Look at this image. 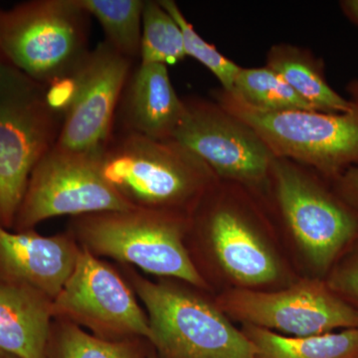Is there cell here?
Segmentation results:
<instances>
[{"instance_id": "obj_1", "label": "cell", "mask_w": 358, "mask_h": 358, "mask_svg": "<svg viewBox=\"0 0 358 358\" xmlns=\"http://www.w3.org/2000/svg\"><path fill=\"white\" fill-rule=\"evenodd\" d=\"M98 164L108 185L133 208L188 217L219 180L178 141L117 128L99 152Z\"/></svg>"}, {"instance_id": "obj_2", "label": "cell", "mask_w": 358, "mask_h": 358, "mask_svg": "<svg viewBox=\"0 0 358 358\" xmlns=\"http://www.w3.org/2000/svg\"><path fill=\"white\" fill-rule=\"evenodd\" d=\"M190 224L188 216L129 209L75 217L71 234L93 255L206 289V282L185 246Z\"/></svg>"}, {"instance_id": "obj_3", "label": "cell", "mask_w": 358, "mask_h": 358, "mask_svg": "<svg viewBox=\"0 0 358 358\" xmlns=\"http://www.w3.org/2000/svg\"><path fill=\"white\" fill-rule=\"evenodd\" d=\"M89 15L77 0L0 8V61L46 88L72 77L90 53Z\"/></svg>"}, {"instance_id": "obj_4", "label": "cell", "mask_w": 358, "mask_h": 358, "mask_svg": "<svg viewBox=\"0 0 358 358\" xmlns=\"http://www.w3.org/2000/svg\"><path fill=\"white\" fill-rule=\"evenodd\" d=\"M223 109L241 120L278 159L312 169L329 182L358 166V107L348 113L319 110H263L251 107L232 92H211Z\"/></svg>"}, {"instance_id": "obj_5", "label": "cell", "mask_w": 358, "mask_h": 358, "mask_svg": "<svg viewBox=\"0 0 358 358\" xmlns=\"http://www.w3.org/2000/svg\"><path fill=\"white\" fill-rule=\"evenodd\" d=\"M129 285L150 324L148 343L159 358H254L243 331L216 303L192 289L152 282L129 270Z\"/></svg>"}, {"instance_id": "obj_6", "label": "cell", "mask_w": 358, "mask_h": 358, "mask_svg": "<svg viewBox=\"0 0 358 358\" xmlns=\"http://www.w3.org/2000/svg\"><path fill=\"white\" fill-rule=\"evenodd\" d=\"M63 117L46 87L0 61V225L6 229L33 169L57 143Z\"/></svg>"}, {"instance_id": "obj_7", "label": "cell", "mask_w": 358, "mask_h": 358, "mask_svg": "<svg viewBox=\"0 0 358 358\" xmlns=\"http://www.w3.org/2000/svg\"><path fill=\"white\" fill-rule=\"evenodd\" d=\"M306 258L327 273L358 237V212L319 173L291 160L274 157L267 197Z\"/></svg>"}, {"instance_id": "obj_8", "label": "cell", "mask_w": 358, "mask_h": 358, "mask_svg": "<svg viewBox=\"0 0 358 358\" xmlns=\"http://www.w3.org/2000/svg\"><path fill=\"white\" fill-rule=\"evenodd\" d=\"M264 199L243 185L219 179L192 216V227L210 245L237 288L253 289L281 277V264L264 234Z\"/></svg>"}, {"instance_id": "obj_9", "label": "cell", "mask_w": 358, "mask_h": 358, "mask_svg": "<svg viewBox=\"0 0 358 358\" xmlns=\"http://www.w3.org/2000/svg\"><path fill=\"white\" fill-rule=\"evenodd\" d=\"M129 209L134 208L103 178L98 155L55 145L33 169L13 230H33L57 216L79 217Z\"/></svg>"}, {"instance_id": "obj_10", "label": "cell", "mask_w": 358, "mask_h": 358, "mask_svg": "<svg viewBox=\"0 0 358 358\" xmlns=\"http://www.w3.org/2000/svg\"><path fill=\"white\" fill-rule=\"evenodd\" d=\"M216 305L228 317L293 338L358 329V310L326 281L303 280L280 291L235 288Z\"/></svg>"}, {"instance_id": "obj_11", "label": "cell", "mask_w": 358, "mask_h": 358, "mask_svg": "<svg viewBox=\"0 0 358 358\" xmlns=\"http://www.w3.org/2000/svg\"><path fill=\"white\" fill-rule=\"evenodd\" d=\"M185 115L173 140L197 155L218 179L266 197L274 155L248 124L217 102L183 99Z\"/></svg>"}, {"instance_id": "obj_12", "label": "cell", "mask_w": 358, "mask_h": 358, "mask_svg": "<svg viewBox=\"0 0 358 358\" xmlns=\"http://www.w3.org/2000/svg\"><path fill=\"white\" fill-rule=\"evenodd\" d=\"M54 319L72 322L107 341L150 338L148 315L131 285L81 247L76 265L52 301Z\"/></svg>"}, {"instance_id": "obj_13", "label": "cell", "mask_w": 358, "mask_h": 358, "mask_svg": "<svg viewBox=\"0 0 358 358\" xmlns=\"http://www.w3.org/2000/svg\"><path fill=\"white\" fill-rule=\"evenodd\" d=\"M133 60L107 42L90 51L71 77V93L56 145L72 152L98 155L109 141Z\"/></svg>"}, {"instance_id": "obj_14", "label": "cell", "mask_w": 358, "mask_h": 358, "mask_svg": "<svg viewBox=\"0 0 358 358\" xmlns=\"http://www.w3.org/2000/svg\"><path fill=\"white\" fill-rule=\"evenodd\" d=\"M80 250L71 233L43 236L0 225V278L53 301L72 274Z\"/></svg>"}, {"instance_id": "obj_15", "label": "cell", "mask_w": 358, "mask_h": 358, "mask_svg": "<svg viewBox=\"0 0 358 358\" xmlns=\"http://www.w3.org/2000/svg\"><path fill=\"white\" fill-rule=\"evenodd\" d=\"M185 115L167 66L140 63L124 87L114 128L159 140H173Z\"/></svg>"}, {"instance_id": "obj_16", "label": "cell", "mask_w": 358, "mask_h": 358, "mask_svg": "<svg viewBox=\"0 0 358 358\" xmlns=\"http://www.w3.org/2000/svg\"><path fill=\"white\" fill-rule=\"evenodd\" d=\"M53 319L51 300L0 278V352L47 358Z\"/></svg>"}, {"instance_id": "obj_17", "label": "cell", "mask_w": 358, "mask_h": 358, "mask_svg": "<svg viewBox=\"0 0 358 358\" xmlns=\"http://www.w3.org/2000/svg\"><path fill=\"white\" fill-rule=\"evenodd\" d=\"M266 66L275 71L315 110L348 113L355 103L339 95L327 83L324 64L303 47L275 44L267 53Z\"/></svg>"}, {"instance_id": "obj_18", "label": "cell", "mask_w": 358, "mask_h": 358, "mask_svg": "<svg viewBox=\"0 0 358 358\" xmlns=\"http://www.w3.org/2000/svg\"><path fill=\"white\" fill-rule=\"evenodd\" d=\"M243 331L254 358H358V329L293 338L249 324Z\"/></svg>"}, {"instance_id": "obj_19", "label": "cell", "mask_w": 358, "mask_h": 358, "mask_svg": "<svg viewBox=\"0 0 358 358\" xmlns=\"http://www.w3.org/2000/svg\"><path fill=\"white\" fill-rule=\"evenodd\" d=\"M145 341H107L72 322L57 320L52 324L47 358H143L150 350Z\"/></svg>"}, {"instance_id": "obj_20", "label": "cell", "mask_w": 358, "mask_h": 358, "mask_svg": "<svg viewBox=\"0 0 358 358\" xmlns=\"http://www.w3.org/2000/svg\"><path fill=\"white\" fill-rule=\"evenodd\" d=\"M90 16L99 21L106 40L115 51L134 60L141 58V29L145 1L143 0H77Z\"/></svg>"}, {"instance_id": "obj_21", "label": "cell", "mask_w": 358, "mask_h": 358, "mask_svg": "<svg viewBox=\"0 0 358 358\" xmlns=\"http://www.w3.org/2000/svg\"><path fill=\"white\" fill-rule=\"evenodd\" d=\"M234 95L251 107L263 110H315L275 71L267 66L241 67L235 78Z\"/></svg>"}, {"instance_id": "obj_22", "label": "cell", "mask_w": 358, "mask_h": 358, "mask_svg": "<svg viewBox=\"0 0 358 358\" xmlns=\"http://www.w3.org/2000/svg\"><path fill=\"white\" fill-rule=\"evenodd\" d=\"M185 57V39L178 22L159 1H145L141 63L173 65Z\"/></svg>"}, {"instance_id": "obj_23", "label": "cell", "mask_w": 358, "mask_h": 358, "mask_svg": "<svg viewBox=\"0 0 358 358\" xmlns=\"http://www.w3.org/2000/svg\"><path fill=\"white\" fill-rule=\"evenodd\" d=\"M159 1L180 27L183 39H185L186 56L194 58L210 71L220 82L221 88L226 91H232L235 78L241 67L229 58L225 57L214 45L205 41L199 33L195 31L192 23L186 20L185 14L180 10L176 1L173 0H159Z\"/></svg>"}, {"instance_id": "obj_24", "label": "cell", "mask_w": 358, "mask_h": 358, "mask_svg": "<svg viewBox=\"0 0 358 358\" xmlns=\"http://www.w3.org/2000/svg\"><path fill=\"white\" fill-rule=\"evenodd\" d=\"M326 282L339 296L358 310V237L334 264Z\"/></svg>"}, {"instance_id": "obj_25", "label": "cell", "mask_w": 358, "mask_h": 358, "mask_svg": "<svg viewBox=\"0 0 358 358\" xmlns=\"http://www.w3.org/2000/svg\"><path fill=\"white\" fill-rule=\"evenodd\" d=\"M331 185L336 194L358 212V166L346 169Z\"/></svg>"}, {"instance_id": "obj_26", "label": "cell", "mask_w": 358, "mask_h": 358, "mask_svg": "<svg viewBox=\"0 0 358 358\" xmlns=\"http://www.w3.org/2000/svg\"><path fill=\"white\" fill-rule=\"evenodd\" d=\"M339 6L346 17L358 26V0H343Z\"/></svg>"}, {"instance_id": "obj_27", "label": "cell", "mask_w": 358, "mask_h": 358, "mask_svg": "<svg viewBox=\"0 0 358 358\" xmlns=\"http://www.w3.org/2000/svg\"><path fill=\"white\" fill-rule=\"evenodd\" d=\"M346 91L350 95V100L358 107V80H352L346 86Z\"/></svg>"}, {"instance_id": "obj_28", "label": "cell", "mask_w": 358, "mask_h": 358, "mask_svg": "<svg viewBox=\"0 0 358 358\" xmlns=\"http://www.w3.org/2000/svg\"><path fill=\"white\" fill-rule=\"evenodd\" d=\"M0 358H18L14 355H8V353L0 352Z\"/></svg>"}, {"instance_id": "obj_29", "label": "cell", "mask_w": 358, "mask_h": 358, "mask_svg": "<svg viewBox=\"0 0 358 358\" xmlns=\"http://www.w3.org/2000/svg\"><path fill=\"white\" fill-rule=\"evenodd\" d=\"M148 358H159V357H157V355H155L154 350H152V348H150V352H148Z\"/></svg>"}, {"instance_id": "obj_30", "label": "cell", "mask_w": 358, "mask_h": 358, "mask_svg": "<svg viewBox=\"0 0 358 358\" xmlns=\"http://www.w3.org/2000/svg\"><path fill=\"white\" fill-rule=\"evenodd\" d=\"M143 358H148V355H147V357H143Z\"/></svg>"}]
</instances>
